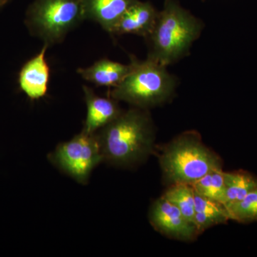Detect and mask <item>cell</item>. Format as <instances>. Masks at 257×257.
Returning a JSON list of instances; mask_svg holds the SVG:
<instances>
[{
	"label": "cell",
	"mask_w": 257,
	"mask_h": 257,
	"mask_svg": "<svg viewBox=\"0 0 257 257\" xmlns=\"http://www.w3.org/2000/svg\"><path fill=\"white\" fill-rule=\"evenodd\" d=\"M104 162L130 167L145 160L153 151L155 131L147 109L123 111L96 133Z\"/></svg>",
	"instance_id": "cell-1"
},
{
	"label": "cell",
	"mask_w": 257,
	"mask_h": 257,
	"mask_svg": "<svg viewBox=\"0 0 257 257\" xmlns=\"http://www.w3.org/2000/svg\"><path fill=\"white\" fill-rule=\"evenodd\" d=\"M204 24L175 0H166L155 28L147 37V58L162 65L175 63L189 53L200 36Z\"/></svg>",
	"instance_id": "cell-2"
},
{
	"label": "cell",
	"mask_w": 257,
	"mask_h": 257,
	"mask_svg": "<svg viewBox=\"0 0 257 257\" xmlns=\"http://www.w3.org/2000/svg\"><path fill=\"white\" fill-rule=\"evenodd\" d=\"M133 69L120 84L113 87L110 96L134 107L147 109L170 99L177 87V79L169 73L167 67L147 58L139 60L132 57Z\"/></svg>",
	"instance_id": "cell-3"
},
{
	"label": "cell",
	"mask_w": 257,
	"mask_h": 257,
	"mask_svg": "<svg viewBox=\"0 0 257 257\" xmlns=\"http://www.w3.org/2000/svg\"><path fill=\"white\" fill-rule=\"evenodd\" d=\"M160 162L166 180L172 185H192L212 171L222 169L219 157L194 131L182 134L171 142L162 152Z\"/></svg>",
	"instance_id": "cell-4"
},
{
	"label": "cell",
	"mask_w": 257,
	"mask_h": 257,
	"mask_svg": "<svg viewBox=\"0 0 257 257\" xmlns=\"http://www.w3.org/2000/svg\"><path fill=\"white\" fill-rule=\"evenodd\" d=\"M83 20L82 0H35L25 13V24L32 36L50 47L63 41Z\"/></svg>",
	"instance_id": "cell-5"
},
{
	"label": "cell",
	"mask_w": 257,
	"mask_h": 257,
	"mask_svg": "<svg viewBox=\"0 0 257 257\" xmlns=\"http://www.w3.org/2000/svg\"><path fill=\"white\" fill-rule=\"evenodd\" d=\"M48 160L61 172L84 185L96 166L104 162L96 133L83 130L69 141L57 145Z\"/></svg>",
	"instance_id": "cell-6"
},
{
	"label": "cell",
	"mask_w": 257,
	"mask_h": 257,
	"mask_svg": "<svg viewBox=\"0 0 257 257\" xmlns=\"http://www.w3.org/2000/svg\"><path fill=\"white\" fill-rule=\"evenodd\" d=\"M150 222L166 236L182 241H190L197 236L195 226L184 217L179 209L162 197L150 209Z\"/></svg>",
	"instance_id": "cell-7"
},
{
	"label": "cell",
	"mask_w": 257,
	"mask_h": 257,
	"mask_svg": "<svg viewBox=\"0 0 257 257\" xmlns=\"http://www.w3.org/2000/svg\"><path fill=\"white\" fill-rule=\"evenodd\" d=\"M48 47L44 44L41 51L24 64L19 73L20 89L31 100L41 99L47 92L50 70L45 55Z\"/></svg>",
	"instance_id": "cell-8"
},
{
	"label": "cell",
	"mask_w": 257,
	"mask_h": 257,
	"mask_svg": "<svg viewBox=\"0 0 257 257\" xmlns=\"http://www.w3.org/2000/svg\"><path fill=\"white\" fill-rule=\"evenodd\" d=\"M158 15L159 12L150 2L139 0L121 17L111 34H133L147 38L155 28Z\"/></svg>",
	"instance_id": "cell-9"
},
{
	"label": "cell",
	"mask_w": 257,
	"mask_h": 257,
	"mask_svg": "<svg viewBox=\"0 0 257 257\" xmlns=\"http://www.w3.org/2000/svg\"><path fill=\"white\" fill-rule=\"evenodd\" d=\"M87 114L83 131L95 134L116 119L121 112L117 101L98 96L92 89L83 86Z\"/></svg>",
	"instance_id": "cell-10"
},
{
	"label": "cell",
	"mask_w": 257,
	"mask_h": 257,
	"mask_svg": "<svg viewBox=\"0 0 257 257\" xmlns=\"http://www.w3.org/2000/svg\"><path fill=\"white\" fill-rule=\"evenodd\" d=\"M139 0H82L84 20L95 22L111 34L121 17Z\"/></svg>",
	"instance_id": "cell-11"
},
{
	"label": "cell",
	"mask_w": 257,
	"mask_h": 257,
	"mask_svg": "<svg viewBox=\"0 0 257 257\" xmlns=\"http://www.w3.org/2000/svg\"><path fill=\"white\" fill-rule=\"evenodd\" d=\"M132 69L131 62L124 64L108 59H101L90 67L79 68L77 73L83 79L96 85L114 87L126 78Z\"/></svg>",
	"instance_id": "cell-12"
},
{
	"label": "cell",
	"mask_w": 257,
	"mask_h": 257,
	"mask_svg": "<svg viewBox=\"0 0 257 257\" xmlns=\"http://www.w3.org/2000/svg\"><path fill=\"white\" fill-rule=\"evenodd\" d=\"M225 195L223 205L227 208L257 189V178L248 172H224Z\"/></svg>",
	"instance_id": "cell-13"
},
{
	"label": "cell",
	"mask_w": 257,
	"mask_h": 257,
	"mask_svg": "<svg viewBox=\"0 0 257 257\" xmlns=\"http://www.w3.org/2000/svg\"><path fill=\"white\" fill-rule=\"evenodd\" d=\"M162 197L178 208L184 217L194 225L195 192L192 185L172 184Z\"/></svg>",
	"instance_id": "cell-14"
},
{
	"label": "cell",
	"mask_w": 257,
	"mask_h": 257,
	"mask_svg": "<svg viewBox=\"0 0 257 257\" xmlns=\"http://www.w3.org/2000/svg\"><path fill=\"white\" fill-rule=\"evenodd\" d=\"M196 194L223 204L225 195L222 169L212 171L192 184Z\"/></svg>",
	"instance_id": "cell-15"
},
{
	"label": "cell",
	"mask_w": 257,
	"mask_h": 257,
	"mask_svg": "<svg viewBox=\"0 0 257 257\" xmlns=\"http://www.w3.org/2000/svg\"><path fill=\"white\" fill-rule=\"evenodd\" d=\"M226 209L229 212L230 220L241 223L257 221V189Z\"/></svg>",
	"instance_id": "cell-16"
},
{
	"label": "cell",
	"mask_w": 257,
	"mask_h": 257,
	"mask_svg": "<svg viewBox=\"0 0 257 257\" xmlns=\"http://www.w3.org/2000/svg\"><path fill=\"white\" fill-rule=\"evenodd\" d=\"M195 211L206 215L215 216L226 223L230 220L227 209L220 203L214 202L195 193Z\"/></svg>",
	"instance_id": "cell-17"
},
{
	"label": "cell",
	"mask_w": 257,
	"mask_h": 257,
	"mask_svg": "<svg viewBox=\"0 0 257 257\" xmlns=\"http://www.w3.org/2000/svg\"><path fill=\"white\" fill-rule=\"evenodd\" d=\"M12 0H0V10L3 9L6 5L9 4Z\"/></svg>",
	"instance_id": "cell-18"
}]
</instances>
